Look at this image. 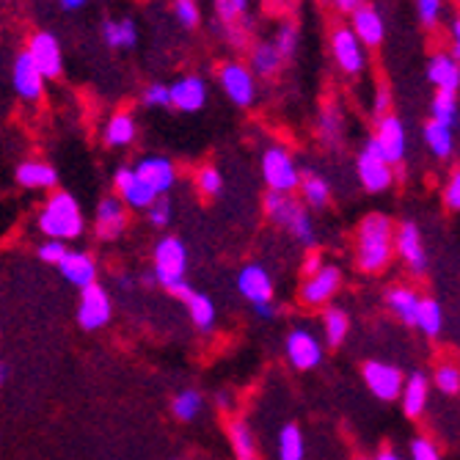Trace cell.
<instances>
[{
  "mask_svg": "<svg viewBox=\"0 0 460 460\" xmlns=\"http://www.w3.org/2000/svg\"><path fill=\"white\" fill-rule=\"evenodd\" d=\"M254 312H257V317L270 320L276 314V306H273V301H265V304H254Z\"/></svg>",
  "mask_w": 460,
  "mask_h": 460,
  "instance_id": "56",
  "label": "cell"
},
{
  "mask_svg": "<svg viewBox=\"0 0 460 460\" xmlns=\"http://www.w3.org/2000/svg\"><path fill=\"white\" fill-rule=\"evenodd\" d=\"M248 4H251V0H216V14H218L221 22L232 25L248 12Z\"/></svg>",
  "mask_w": 460,
  "mask_h": 460,
  "instance_id": "43",
  "label": "cell"
},
{
  "mask_svg": "<svg viewBox=\"0 0 460 460\" xmlns=\"http://www.w3.org/2000/svg\"><path fill=\"white\" fill-rule=\"evenodd\" d=\"M444 204L447 210H460V172H452L447 185H444Z\"/></svg>",
  "mask_w": 460,
  "mask_h": 460,
  "instance_id": "51",
  "label": "cell"
},
{
  "mask_svg": "<svg viewBox=\"0 0 460 460\" xmlns=\"http://www.w3.org/2000/svg\"><path fill=\"white\" fill-rule=\"evenodd\" d=\"M207 83L199 75H182L169 86V108L182 113H199L207 105Z\"/></svg>",
  "mask_w": 460,
  "mask_h": 460,
  "instance_id": "15",
  "label": "cell"
},
{
  "mask_svg": "<svg viewBox=\"0 0 460 460\" xmlns=\"http://www.w3.org/2000/svg\"><path fill=\"white\" fill-rule=\"evenodd\" d=\"M287 358L296 369H314L323 358V345L309 328H296L287 337Z\"/></svg>",
  "mask_w": 460,
  "mask_h": 460,
  "instance_id": "16",
  "label": "cell"
},
{
  "mask_svg": "<svg viewBox=\"0 0 460 460\" xmlns=\"http://www.w3.org/2000/svg\"><path fill=\"white\" fill-rule=\"evenodd\" d=\"M146 216H149V224L152 226H169L172 224V216H174V207L169 199L157 196L149 207H146Z\"/></svg>",
  "mask_w": 460,
  "mask_h": 460,
  "instance_id": "44",
  "label": "cell"
},
{
  "mask_svg": "<svg viewBox=\"0 0 460 460\" xmlns=\"http://www.w3.org/2000/svg\"><path fill=\"white\" fill-rule=\"evenodd\" d=\"M364 381L369 392L381 400H397L402 389V372L384 361H367L364 364Z\"/></svg>",
  "mask_w": 460,
  "mask_h": 460,
  "instance_id": "17",
  "label": "cell"
},
{
  "mask_svg": "<svg viewBox=\"0 0 460 460\" xmlns=\"http://www.w3.org/2000/svg\"><path fill=\"white\" fill-rule=\"evenodd\" d=\"M345 133H348V124H345V113L340 105H323L320 116H317V138L325 144V146H342L345 141Z\"/></svg>",
  "mask_w": 460,
  "mask_h": 460,
  "instance_id": "26",
  "label": "cell"
},
{
  "mask_svg": "<svg viewBox=\"0 0 460 460\" xmlns=\"http://www.w3.org/2000/svg\"><path fill=\"white\" fill-rule=\"evenodd\" d=\"M39 229L48 240H77L86 229V221H83L80 204L72 193L66 190H56L50 193V199L45 201L39 213Z\"/></svg>",
  "mask_w": 460,
  "mask_h": 460,
  "instance_id": "2",
  "label": "cell"
},
{
  "mask_svg": "<svg viewBox=\"0 0 460 460\" xmlns=\"http://www.w3.org/2000/svg\"><path fill=\"white\" fill-rule=\"evenodd\" d=\"M323 331H325V342L331 348H340L345 342V337H348V331H350V320H348L345 309H340V306L325 309V314H323Z\"/></svg>",
  "mask_w": 460,
  "mask_h": 460,
  "instance_id": "35",
  "label": "cell"
},
{
  "mask_svg": "<svg viewBox=\"0 0 460 460\" xmlns=\"http://www.w3.org/2000/svg\"><path fill=\"white\" fill-rule=\"evenodd\" d=\"M218 405L221 408H229V394L226 392H218Z\"/></svg>",
  "mask_w": 460,
  "mask_h": 460,
  "instance_id": "60",
  "label": "cell"
},
{
  "mask_svg": "<svg viewBox=\"0 0 460 460\" xmlns=\"http://www.w3.org/2000/svg\"><path fill=\"white\" fill-rule=\"evenodd\" d=\"M301 169L292 152L281 144H273L262 152V180L270 193H292L298 190L301 182Z\"/></svg>",
  "mask_w": 460,
  "mask_h": 460,
  "instance_id": "5",
  "label": "cell"
},
{
  "mask_svg": "<svg viewBox=\"0 0 460 460\" xmlns=\"http://www.w3.org/2000/svg\"><path fill=\"white\" fill-rule=\"evenodd\" d=\"M411 460H441V452L430 438H413L411 441Z\"/></svg>",
  "mask_w": 460,
  "mask_h": 460,
  "instance_id": "50",
  "label": "cell"
},
{
  "mask_svg": "<svg viewBox=\"0 0 460 460\" xmlns=\"http://www.w3.org/2000/svg\"><path fill=\"white\" fill-rule=\"evenodd\" d=\"M428 80L436 89L457 92L460 89V64L452 53H436L428 64Z\"/></svg>",
  "mask_w": 460,
  "mask_h": 460,
  "instance_id": "27",
  "label": "cell"
},
{
  "mask_svg": "<svg viewBox=\"0 0 460 460\" xmlns=\"http://www.w3.org/2000/svg\"><path fill=\"white\" fill-rule=\"evenodd\" d=\"M356 177L367 193H384L394 185V165L381 155V149L375 146L369 138L356 160Z\"/></svg>",
  "mask_w": 460,
  "mask_h": 460,
  "instance_id": "6",
  "label": "cell"
},
{
  "mask_svg": "<svg viewBox=\"0 0 460 460\" xmlns=\"http://www.w3.org/2000/svg\"><path fill=\"white\" fill-rule=\"evenodd\" d=\"M416 14L425 28H436L444 17V0H416Z\"/></svg>",
  "mask_w": 460,
  "mask_h": 460,
  "instance_id": "42",
  "label": "cell"
},
{
  "mask_svg": "<svg viewBox=\"0 0 460 460\" xmlns=\"http://www.w3.org/2000/svg\"><path fill=\"white\" fill-rule=\"evenodd\" d=\"M422 138L438 160H449L455 155V130H449L447 124L430 119L422 128Z\"/></svg>",
  "mask_w": 460,
  "mask_h": 460,
  "instance_id": "29",
  "label": "cell"
},
{
  "mask_svg": "<svg viewBox=\"0 0 460 460\" xmlns=\"http://www.w3.org/2000/svg\"><path fill=\"white\" fill-rule=\"evenodd\" d=\"M141 281H144V287H155V284H157L155 273H144V279H141Z\"/></svg>",
  "mask_w": 460,
  "mask_h": 460,
  "instance_id": "59",
  "label": "cell"
},
{
  "mask_svg": "<svg viewBox=\"0 0 460 460\" xmlns=\"http://www.w3.org/2000/svg\"><path fill=\"white\" fill-rule=\"evenodd\" d=\"M281 56L276 53L273 41H260V45L251 48V56H248V69L254 72L257 77H270L281 69Z\"/></svg>",
  "mask_w": 460,
  "mask_h": 460,
  "instance_id": "30",
  "label": "cell"
},
{
  "mask_svg": "<svg viewBox=\"0 0 460 460\" xmlns=\"http://www.w3.org/2000/svg\"><path fill=\"white\" fill-rule=\"evenodd\" d=\"M61 270V276L75 284V287H89L97 281V262L92 254H86V251H66L64 260L56 265Z\"/></svg>",
  "mask_w": 460,
  "mask_h": 460,
  "instance_id": "23",
  "label": "cell"
},
{
  "mask_svg": "<svg viewBox=\"0 0 460 460\" xmlns=\"http://www.w3.org/2000/svg\"><path fill=\"white\" fill-rule=\"evenodd\" d=\"M174 17L182 28H196L201 22V12L196 0H174Z\"/></svg>",
  "mask_w": 460,
  "mask_h": 460,
  "instance_id": "46",
  "label": "cell"
},
{
  "mask_svg": "<svg viewBox=\"0 0 460 460\" xmlns=\"http://www.w3.org/2000/svg\"><path fill=\"white\" fill-rule=\"evenodd\" d=\"M430 119L447 124L449 130H457V121H460L457 92H444V89H438L436 97L430 100Z\"/></svg>",
  "mask_w": 460,
  "mask_h": 460,
  "instance_id": "33",
  "label": "cell"
},
{
  "mask_svg": "<svg viewBox=\"0 0 460 460\" xmlns=\"http://www.w3.org/2000/svg\"><path fill=\"white\" fill-rule=\"evenodd\" d=\"M226 33H229V41H232L234 48H243V45H245V31H237V28H234V22H232V25H226Z\"/></svg>",
  "mask_w": 460,
  "mask_h": 460,
  "instance_id": "55",
  "label": "cell"
},
{
  "mask_svg": "<svg viewBox=\"0 0 460 460\" xmlns=\"http://www.w3.org/2000/svg\"><path fill=\"white\" fill-rule=\"evenodd\" d=\"M172 411H174L177 420H182V422H190L193 416L201 411V394H199V392H193V389H188V392H180V394L174 397V405H172Z\"/></svg>",
  "mask_w": 460,
  "mask_h": 460,
  "instance_id": "40",
  "label": "cell"
},
{
  "mask_svg": "<svg viewBox=\"0 0 460 460\" xmlns=\"http://www.w3.org/2000/svg\"><path fill=\"white\" fill-rule=\"evenodd\" d=\"M188 273V248L180 237L165 234L155 245V279L160 287H165L177 298H185L190 292V284L185 281Z\"/></svg>",
  "mask_w": 460,
  "mask_h": 460,
  "instance_id": "4",
  "label": "cell"
},
{
  "mask_svg": "<svg viewBox=\"0 0 460 460\" xmlns=\"http://www.w3.org/2000/svg\"><path fill=\"white\" fill-rule=\"evenodd\" d=\"M133 172L138 174L141 182H146L157 196H165L174 182H177V165L169 160V157H163V155H149V157H141L136 165H133Z\"/></svg>",
  "mask_w": 460,
  "mask_h": 460,
  "instance_id": "14",
  "label": "cell"
},
{
  "mask_svg": "<svg viewBox=\"0 0 460 460\" xmlns=\"http://www.w3.org/2000/svg\"><path fill=\"white\" fill-rule=\"evenodd\" d=\"M342 284V270L337 265H320L314 273L306 276L304 287H301V301L306 306H325L333 296H337V289Z\"/></svg>",
  "mask_w": 460,
  "mask_h": 460,
  "instance_id": "13",
  "label": "cell"
},
{
  "mask_svg": "<svg viewBox=\"0 0 460 460\" xmlns=\"http://www.w3.org/2000/svg\"><path fill=\"white\" fill-rule=\"evenodd\" d=\"M111 314H113V304L108 292L97 281L83 287L80 304H77V323L86 331H97L111 323Z\"/></svg>",
  "mask_w": 460,
  "mask_h": 460,
  "instance_id": "11",
  "label": "cell"
},
{
  "mask_svg": "<svg viewBox=\"0 0 460 460\" xmlns=\"http://www.w3.org/2000/svg\"><path fill=\"white\" fill-rule=\"evenodd\" d=\"M279 457L281 460H304V436L298 425H287L279 433Z\"/></svg>",
  "mask_w": 460,
  "mask_h": 460,
  "instance_id": "38",
  "label": "cell"
},
{
  "mask_svg": "<svg viewBox=\"0 0 460 460\" xmlns=\"http://www.w3.org/2000/svg\"><path fill=\"white\" fill-rule=\"evenodd\" d=\"M394 254V226L386 216L372 213L356 232V262L367 273H378L392 262Z\"/></svg>",
  "mask_w": 460,
  "mask_h": 460,
  "instance_id": "1",
  "label": "cell"
},
{
  "mask_svg": "<svg viewBox=\"0 0 460 460\" xmlns=\"http://www.w3.org/2000/svg\"><path fill=\"white\" fill-rule=\"evenodd\" d=\"M265 213L273 224H279L284 232H289L301 245H306V248L317 245V229H314V221L306 210V204L292 199V193H268Z\"/></svg>",
  "mask_w": 460,
  "mask_h": 460,
  "instance_id": "3",
  "label": "cell"
},
{
  "mask_svg": "<svg viewBox=\"0 0 460 460\" xmlns=\"http://www.w3.org/2000/svg\"><path fill=\"white\" fill-rule=\"evenodd\" d=\"M4 381H6V367L0 364V384H4Z\"/></svg>",
  "mask_w": 460,
  "mask_h": 460,
  "instance_id": "61",
  "label": "cell"
},
{
  "mask_svg": "<svg viewBox=\"0 0 460 460\" xmlns=\"http://www.w3.org/2000/svg\"><path fill=\"white\" fill-rule=\"evenodd\" d=\"M12 83H14V92L20 94V100H25V102H39L45 97V77H41V72L33 66V61L25 50L14 58Z\"/></svg>",
  "mask_w": 460,
  "mask_h": 460,
  "instance_id": "18",
  "label": "cell"
},
{
  "mask_svg": "<svg viewBox=\"0 0 460 460\" xmlns=\"http://www.w3.org/2000/svg\"><path fill=\"white\" fill-rule=\"evenodd\" d=\"M372 111H375V116H384V113L392 111V92H389V86H378V89H375Z\"/></svg>",
  "mask_w": 460,
  "mask_h": 460,
  "instance_id": "52",
  "label": "cell"
},
{
  "mask_svg": "<svg viewBox=\"0 0 460 460\" xmlns=\"http://www.w3.org/2000/svg\"><path fill=\"white\" fill-rule=\"evenodd\" d=\"M375 146L381 149V155L397 165L405 160L408 155V133H405V121L394 113H384L378 116V124H375V136H372Z\"/></svg>",
  "mask_w": 460,
  "mask_h": 460,
  "instance_id": "9",
  "label": "cell"
},
{
  "mask_svg": "<svg viewBox=\"0 0 460 460\" xmlns=\"http://www.w3.org/2000/svg\"><path fill=\"white\" fill-rule=\"evenodd\" d=\"M358 460H364V457H358Z\"/></svg>",
  "mask_w": 460,
  "mask_h": 460,
  "instance_id": "62",
  "label": "cell"
},
{
  "mask_svg": "<svg viewBox=\"0 0 460 460\" xmlns=\"http://www.w3.org/2000/svg\"><path fill=\"white\" fill-rule=\"evenodd\" d=\"M320 265H323V257H317V254H312V257L306 260V268H304V270H306V276H309V273H314V270H317Z\"/></svg>",
  "mask_w": 460,
  "mask_h": 460,
  "instance_id": "58",
  "label": "cell"
},
{
  "mask_svg": "<svg viewBox=\"0 0 460 460\" xmlns=\"http://www.w3.org/2000/svg\"><path fill=\"white\" fill-rule=\"evenodd\" d=\"M413 325L425 331V337H438L444 328V309L438 301L433 298H420V306H416V320Z\"/></svg>",
  "mask_w": 460,
  "mask_h": 460,
  "instance_id": "34",
  "label": "cell"
},
{
  "mask_svg": "<svg viewBox=\"0 0 460 460\" xmlns=\"http://www.w3.org/2000/svg\"><path fill=\"white\" fill-rule=\"evenodd\" d=\"M66 243L64 240H48V243H41L39 245V260L41 262H48V265H58L66 254Z\"/></svg>",
  "mask_w": 460,
  "mask_h": 460,
  "instance_id": "49",
  "label": "cell"
},
{
  "mask_svg": "<svg viewBox=\"0 0 460 460\" xmlns=\"http://www.w3.org/2000/svg\"><path fill=\"white\" fill-rule=\"evenodd\" d=\"M185 306H188V314L193 320V325L199 331H210L216 325V304L210 296H204V292H188L185 296Z\"/></svg>",
  "mask_w": 460,
  "mask_h": 460,
  "instance_id": "31",
  "label": "cell"
},
{
  "mask_svg": "<svg viewBox=\"0 0 460 460\" xmlns=\"http://www.w3.org/2000/svg\"><path fill=\"white\" fill-rule=\"evenodd\" d=\"M298 45H301V33H298V28L292 25V22H287V25H281V28L276 31L273 48H276V53L281 56V61H289L292 56H296V53H298Z\"/></svg>",
  "mask_w": 460,
  "mask_h": 460,
  "instance_id": "39",
  "label": "cell"
},
{
  "mask_svg": "<svg viewBox=\"0 0 460 460\" xmlns=\"http://www.w3.org/2000/svg\"><path fill=\"white\" fill-rule=\"evenodd\" d=\"M97 237L100 240H116L124 226H128V207L119 196H102L97 204Z\"/></svg>",
  "mask_w": 460,
  "mask_h": 460,
  "instance_id": "21",
  "label": "cell"
},
{
  "mask_svg": "<svg viewBox=\"0 0 460 460\" xmlns=\"http://www.w3.org/2000/svg\"><path fill=\"white\" fill-rule=\"evenodd\" d=\"M218 86L226 100L237 108H251L257 102V75L248 69V64L226 61L218 66Z\"/></svg>",
  "mask_w": 460,
  "mask_h": 460,
  "instance_id": "7",
  "label": "cell"
},
{
  "mask_svg": "<svg viewBox=\"0 0 460 460\" xmlns=\"http://www.w3.org/2000/svg\"><path fill=\"white\" fill-rule=\"evenodd\" d=\"M237 289H240V296L251 304L273 301V281L262 265H245L237 276Z\"/></svg>",
  "mask_w": 460,
  "mask_h": 460,
  "instance_id": "22",
  "label": "cell"
},
{
  "mask_svg": "<svg viewBox=\"0 0 460 460\" xmlns=\"http://www.w3.org/2000/svg\"><path fill=\"white\" fill-rule=\"evenodd\" d=\"M33 61V66L41 72L45 80H53L64 72V50H61V41L56 33L50 31H36L28 41V50H25Z\"/></svg>",
  "mask_w": 460,
  "mask_h": 460,
  "instance_id": "8",
  "label": "cell"
},
{
  "mask_svg": "<svg viewBox=\"0 0 460 460\" xmlns=\"http://www.w3.org/2000/svg\"><path fill=\"white\" fill-rule=\"evenodd\" d=\"M196 188L204 196H218L224 190V177L216 165H201V169L196 172Z\"/></svg>",
  "mask_w": 460,
  "mask_h": 460,
  "instance_id": "41",
  "label": "cell"
},
{
  "mask_svg": "<svg viewBox=\"0 0 460 460\" xmlns=\"http://www.w3.org/2000/svg\"><path fill=\"white\" fill-rule=\"evenodd\" d=\"M331 56L345 75H361L367 66V50L350 31V25H340L331 33Z\"/></svg>",
  "mask_w": 460,
  "mask_h": 460,
  "instance_id": "10",
  "label": "cell"
},
{
  "mask_svg": "<svg viewBox=\"0 0 460 460\" xmlns=\"http://www.w3.org/2000/svg\"><path fill=\"white\" fill-rule=\"evenodd\" d=\"M394 251L400 254V260L408 265L411 273L422 276L428 270V248L422 240V232L413 221H405L402 226L394 229Z\"/></svg>",
  "mask_w": 460,
  "mask_h": 460,
  "instance_id": "12",
  "label": "cell"
},
{
  "mask_svg": "<svg viewBox=\"0 0 460 460\" xmlns=\"http://www.w3.org/2000/svg\"><path fill=\"white\" fill-rule=\"evenodd\" d=\"M350 31L356 33V39L364 45V50H375V48H381L384 45V36H386V22L381 17L378 9H372L369 4L356 9L350 14Z\"/></svg>",
  "mask_w": 460,
  "mask_h": 460,
  "instance_id": "19",
  "label": "cell"
},
{
  "mask_svg": "<svg viewBox=\"0 0 460 460\" xmlns=\"http://www.w3.org/2000/svg\"><path fill=\"white\" fill-rule=\"evenodd\" d=\"M116 190H119V199L124 201V207H133V210H146V207L157 199V193L138 180V174L130 169V165H121L116 169Z\"/></svg>",
  "mask_w": 460,
  "mask_h": 460,
  "instance_id": "20",
  "label": "cell"
},
{
  "mask_svg": "<svg viewBox=\"0 0 460 460\" xmlns=\"http://www.w3.org/2000/svg\"><path fill=\"white\" fill-rule=\"evenodd\" d=\"M138 136V128H136V119L130 113H113L105 124L102 130V138L111 149H124L130 146Z\"/></svg>",
  "mask_w": 460,
  "mask_h": 460,
  "instance_id": "28",
  "label": "cell"
},
{
  "mask_svg": "<svg viewBox=\"0 0 460 460\" xmlns=\"http://www.w3.org/2000/svg\"><path fill=\"white\" fill-rule=\"evenodd\" d=\"M136 41H138V25H136V20H130V17L116 20V50L136 48Z\"/></svg>",
  "mask_w": 460,
  "mask_h": 460,
  "instance_id": "45",
  "label": "cell"
},
{
  "mask_svg": "<svg viewBox=\"0 0 460 460\" xmlns=\"http://www.w3.org/2000/svg\"><path fill=\"white\" fill-rule=\"evenodd\" d=\"M58 4H61V9H64V12H77V9L86 6L89 0H58Z\"/></svg>",
  "mask_w": 460,
  "mask_h": 460,
  "instance_id": "57",
  "label": "cell"
},
{
  "mask_svg": "<svg viewBox=\"0 0 460 460\" xmlns=\"http://www.w3.org/2000/svg\"><path fill=\"white\" fill-rule=\"evenodd\" d=\"M400 394H402V411H405L408 420H420L428 408V397H430L428 375H422V372L408 375V381L402 384Z\"/></svg>",
  "mask_w": 460,
  "mask_h": 460,
  "instance_id": "25",
  "label": "cell"
},
{
  "mask_svg": "<svg viewBox=\"0 0 460 460\" xmlns=\"http://www.w3.org/2000/svg\"><path fill=\"white\" fill-rule=\"evenodd\" d=\"M141 100L146 108H169V86L165 83H149Z\"/></svg>",
  "mask_w": 460,
  "mask_h": 460,
  "instance_id": "48",
  "label": "cell"
},
{
  "mask_svg": "<svg viewBox=\"0 0 460 460\" xmlns=\"http://www.w3.org/2000/svg\"><path fill=\"white\" fill-rule=\"evenodd\" d=\"M449 41H452V56L457 58V50H460V20L457 17H452L449 20Z\"/></svg>",
  "mask_w": 460,
  "mask_h": 460,
  "instance_id": "53",
  "label": "cell"
},
{
  "mask_svg": "<svg viewBox=\"0 0 460 460\" xmlns=\"http://www.w3.org/2000/svg\"><path fill=\"white\" fill-rule=\"evenodd\" d=\"M17 182L28 190H53L58 185V172L45 160H25L17 165Z\"/></svg>",
  "mask_w": 460,
  "mask_h": 460,
  "instance_id": "24",
  "label": "cell"
},
{
  "mask_svg": "<svg viewBox=\"0 0 460 460\" xmlns=\"http://www.w3.org/2000/svg\"><path fill=\"white\" fill-rule=\"evenodd\" d=\"M229 438H232V449H234L237 460H257V441H254V433H251L248 422L234 420L229 425Z\"/></svg>",
  "mask_w": 460,
  "mask_h": 460,
  "instance_id": "37",
  "label": "cell"
},
{
  "mask_svg": "<svg viewBox=\"0 0 460 460\" xmlns=\"http://www.w3.org/2000/svg\"><path fill=\"white\" fill-rule=\"evenodd\" d=\"M298 190L306 201V207H314V210H323L331 201V185L325 177L314 174V172H306L301 174V182H298Z\"/></svg>",
  "mask_w": 460,
  "mask_h": 460,
  "instance_id": "32",
  "label": "cell"
},
{
  "mask_svg": "<svg viewBox=\"0 0 460 460\" xmlns=\"http://www.w3.org/2000/svg\"><path fill=\"white\" fill-rule=\"evenodd\" d=\"M436 386H438L444 394L455 397V394L460 392V372H457V367H452V364L438 367V372H436Z\"/></svg>",
  "mask_w": 460,
  "mask_h": 460,
  "instance_id": "47",
  "label": "cell"
},
{
  "mask_svg": "<svg viewBox=\"0 0 460 460\" xmlns=\"http://www.w3.org/2000/svg\"><path fill=\"white\" fill-rule=\"evenodd\" d=\"M386 304H389V309H392L402 323L413 325V320H416V306H420V296H416L413 289H408V287L392 289L389 296H386Z\"/></svg>",
  "mask_w": 460,
  "mask_h": 460,
  "instance_id": "36",
  "label": "cell"
},
{
  "mask_svg": "<svg viewBox=\"0 0 460 460\" xmlns=\"http://www.w3.org/2000/svg\"><path fill=\"white\" fill-rule=\"evenodd\" d=\"M333 6H337L342 14H353L356 9L367 6V0H333Z\"/></svg>",
  "mask_w": 460,
  "mask_h": 460,
  "instance_id": "54",
  "label": "cell"
}]
</instances>
